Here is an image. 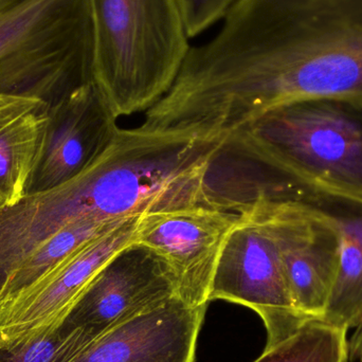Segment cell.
Instances as JSON below:
<instances>
[{"label": "cell", "instance_id": "obj_8", "mask_svg": "<svg viewBox=\"0 0 362 362\" xmlns=\"http://www.w3.org/2000/svg\"><path fill=\"white\" fill-rule=\"evenodd\" d=\"M175 297L169 266L151 249L132 244L102 268L63 325L98 338Z\"/></svg>", "mask_w": 362, "mask_h": 362}, {"label": "cell", "instance_id": "obj_15", "mask_svg": "<svg viewBox=\"0 0 362 362\" xmlns=\"http://www.w3.org/2000/svg\"><path fill=\"white\" fill-rule=\"evenodd\" d=\"M97 338L62 325L0 344V362H70Z\"/></svg>", "mask_w": 362, "mask_h": 362}, {"label": "cell", "instance_id": "obj_2", "mask_svg": "<svg viewBox=\"0 0 362 362\" xmlns=\"http://www.w3.org/2000/svg\"><path fill=\"white\" fill-rule=\"evenodd\" d=\"M95 82L117 118L146 112L173 86L189 53L178 0H89Z\"/></svg>", "mask_w": 362, "mask_h": 362}, {"label": "cell", "instance_id": "obj_13", "mask_svg": "<svg viewBox=\"0 0 362 362\" xmlns=\"http://www.w3.org/2000/svg\"><path fill=\"white\" fill-rule=\"evenodd\" d=\"M50 104L0 93V195L6 206L25 197L44 150Z\"/></svg>", "mask_w": 362, "mask_h": 362}, {"label": "cell", "instance_id": "obj_5", "mask_svg": "<svg viewBox=\"0 0 362 362\" xmlns=\"http://www.w3.org/2000/svg\"><path fill=\"white\" fill-rule=\"evenodd\" d=\"M226 240L209 302L223 300L257 313L267 332L266 346L295 333L305 319L296 310L278 246L264 221L245 204Z\"/></svg>", "mask_w": 362, "mask_h": 362}, {"label": "cell", "instance_id": "obj_11", "mask_svg": "<svg viewBox=\"0 0 362 362\" xmlns=\"http://www.w3.org/2000/svg\"><path fill=\"white\" fill-rule=\"evenodd\" d=\"M206 308L173 298L106 332L70 362H195Z\"/></svg>", "mask_w": 362, "mask_h": 362}, {"label": "cell", "instance_id": "obj_16", "mask_svg": "<svg viewBox=\"0 0 362 362\" xmlns=\"http://www.w3.org/2000/svg\"><path fill=\"white\" fill-rule=\"evenodd\" d=\"M238 0H178L189 37L223 19Z\"/></svg>", "mask_w": 362, "mask_h": 362}, {"label": "cell", "instance_id": "obj_9", "mask_svg": "<svg viewBox=\"0 0 362 362\" xmlns=\"http://www.w3.org/2000/svg\"><path fill=\"white\" fill-rule=\"evenodd\" d=\"M117 119L95 82L50 105L44 150L28 193L54 189L86 170L114 139Z\"/></svg>", "mask_w": 362, "mask_h": 362}, {"label": "cell", "instance_id": "obj_14", "mask_svg": "<svg viewBox=\"0 0 362 362\" xmlns=\"http://www.w3.org/2000/svg\"><path fill=\"white\" fill-rule=\"evenodd\" d=\"M253 362H350L348 329L308 321Z\"/></svg>", "mask_w": 362, "mask_h": 362}, {"label": "cell", "instance_id": "obj_7", "mask_svg": "<svg viewBox=\"0 0 362 362\" xmlns=\"http://www.w3.org/2000/svg\"><path fill=\"white\" fill-rule=\"evenodd\" d=\"M238 219V213L208 206L148 213L138 219L135 244L169 266L181 301L208 305L219 257Z\"/></svg>", "mask_w": 362, "mask_h": 362}, {"label": "cell", "instance_id": "obj_3", "mask_svg": "<svg viewBox=\"0 0 362 362\" xmlns=\"http://www.w3.org/2000/svg\"><path fill=\"white\" fill-rule=\"evenodd\" d=\"M244 156L362 199V103L308 99L274 108L228 137Z\"/></svg>", "mask_w": 362, "mask_h": 362}, {"label": "cell", "instance_id": "obj_1", "mask_svg": "<svg viewBox=\"0 0 362 362\" xmlns=\"http://www.w3.org/2000/svg\"><path fill=\"white\" fill-rule=\"evenodd\" d=\"M308 99L362 103V0H238L155 110L165 129L216 139Z\"/></svg>", "mask_w": 362, "mask_h": 362}, {"label": "cell", "instance_id": "obj_10", "mask_svg": "<svg viewBox=\"0 0 362 362\" xmlns=\"http://www.w3.org/2000/svg\"><path fill=\"white\" fill-rule=\"evenodd\" d=\"M139 217L127 219L89 243L14 302L0 316V344L63 325L102 268L135 244Z\"/></svg>", "mask_w": 362, "mask_h": 362}, {"label": "cell", "instance_id": "obj_4", "mask_svg": "<svg viewBox=\"0 0 362 362\" xmlns=\"http://www.w3.org/2000/svg\"><path fill=\"white\" fill-rule=\"evenodd\" d=\"M91 82L89 0H0V93L52 105Z\"/></svg>", "mask_w": 362, "mask_h": 362}, {"label": "cell", "instance_id": "obj_6", "mask_svg": "<svg viewBox=\"0 0 362 362\" xmlns=\"http://www.w3.org/2000/svg\"><path fill=\"white\" fill-rule=\"evenodd\" d=\"M278 246L296 310L306 321L322 317L341 263L337 226L303 202L261 192L247 202Z\"/></svg>", "mask_w": 362, "mask_h": 362}, {"label": "cell", "instance_id": "obj_12", "mask_svg": "<svg viewBox=\"0 0 362 362\" xmlns=\"http://www.w3.org/2000/svg\"><path fill=\"white\" fill-rule=\"evenodd\" d=\"M280 196L303 202L331 219L341 235V263L319 321L350 329L362 325V199L285 174Z\"/></svg>", "mask_w": 362, "mask_h": 362}, {"label": "cell", "instance_id": "obj_17", "mask_svg": "<svg viewBox=\"0 0 362 362\" xmlns=\"http://www.w3.org/2000/svg\"><path fill=\"white\" fill-rule=\"evenodd\" d=\"M349 361L362 362V325L349 340Z\"/></svg>", "mask_w": 362, "mask_h": 362}]
</instances>
